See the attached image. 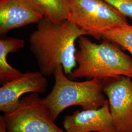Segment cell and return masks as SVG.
Returning a JSON list of instances; mask_svg holds the SVG:
<instances>
[{
  "label": "cell",
  "instance_id": "6da1fadb",
  "mask_svg": "<svg viewBox=\"0 0 132 132\" xmlns=\"http://www.w3.org/2000/svg\"><path fill=\"white\" fill-rule=\"evenodd\" d=\"M87 33L69 20L55 23L44 17L30 34L29 47L45 76L53 74L62 65L69 76L77 66L76 41Z\"/></svg>",
  "mask_w": 132,
  "mask_h": 132
},
{
  "label": "cell",
  "instance_id": "7a4b0ae2",
  "mask_svg": "<svg viewBox=\"0 0 132 132\" xmlns=\"http://www.w3.org/2000/svg\"><path fill=\"white\" fill-rule=\"evenodd\" d=\"M77 41V66L69 78L105 80L120 76L132 78V59L118 45L106 40L95 43L85 36Z\"/></svg>",
  "mask_w": 132,
  "mask_h": 132
},
{
  "label": "cell",
  "instance_id": "3957f363",
  "mask_svg": "<svg viewBox=\"0 0 132 132\" xmlns=\"http://www.w3.org/2000/svg\"><path fill=\"white\" fill-rule=\"evenodd\" d=\"M53 75L54 85L43 100L54 121L69 107L79 106L83 110L98 109L107 100L103 94V80L73 81L67 76L62 65L57 67Z\"/></svg>",
  "mask_w": 132,
  "mask_h": 132
},
{
  "label": "cell",
  "instance_id": "277c9868",
  "mask_svg": "<svg viewBox=\"0 0 132 132\" xmlns=\"http://www.w3.org/2000/svg\"><path fill=\"white\" fill-rule=\"evenodd\" d=\"M68 20L85 31L87 35L100 40L109 30L128 24L126 17L103 0H67Z\"/></svg>",
  "mask_w": 132,
  "mask_h": 132
},
{
  "label": "cell",
  "instance_id": "5b68a950",
  "mask_svg": "<svg viewBox=\"0 0 132 132\" xmlns=\"http://www.w3.org/2000/svg\"><path fill=\"white\" fill-rule=\"evenodd\" d=\"M3 118L6 132H66L54 123L38 93L21 98L18 107Z\"/></svg>",
  "mask_w": 132,
  "mask_h": 132
},
{
  "label": "cell",
  "instance_id": "8992f818",
  "mask_svg": "<svg viewBox=\"0 0 132 132\" xmlns=\"http://www.w3.org/2000/svg\"><path fill=\"white\" fill-rule=\"evenodd\" d=\"M120 76L103 80L110 113L116 132H132V81Z\"/></svg>",
  "mask_w": 132,
  "mask_h": 132
},
{
  "label": "cell",
  "instance_id": "52a82bcc",
  "mask_svg": "<svg viewBox=\"0 0 132 132\" xmlns=\"http://www.w3.org/2000/svg\"><path fill=\"white\" fill-rule=\"evenodd\" d=\"M47 83V78L40 71L23 73L1 87L0 111L4 113L13 111L19 105L20 97L25 94L45 93Z\"/></svg>",
  "mask_w": 132,
  "mask_h": 132
},
{
  "label": "cell",
  "instance_id": "ba28073f",
  "mask_svg": "<svg viewBox=\"0 0 132 132\" xmlns=\"http://www.w3.org/2000/svg\"><path fill=\"white\" fill-rule=\"evenodd\" d=\"M44 18L32 0H0V34L31 24Z\"/></svg>",
  "mask_w": 132,
  "mask_h": 132
},
{
  "label": "cell",
  "instance_id": "9c48e42d",
  "mask_svg": "<svg viewBox=\"0 0 132 132\" xmlns=\"http://www.w3.org/2000/svg\"><path fill=\"white\" fill-rule=\"evenodd\" d=\"M66 132H116L108 99L100 108L77 110L63 122Z\"/></svg>",
  "mask_w": 132,
  "mask_h": 132
},
{
  "label": "cell",
  "instance_id": "30bf717a",
  "mask_svg": "<svg viewBox=\"0 0 132 132\" xmlns=\"http://www.w3.org/2000/svg\"><path fill=\"white\" fill-rule=\"evenodd\" d=\"M23 39L7 37L0 40V83L2 85L14 80L22 75L20 71L10 65L7 60L10 53L18 51L24 46Z\"/></svg>",
  "mask_w": 132,
  "mask_h": 132
},
{
  "label": "cell",
  "instance_id": "8fae6325",
  "mask_svg": "<svg viewBox=\"0 0 132 132\" xmlns=\"http://www.w3.org/2000/svg\"><path fill=\"white\" fill-rule=\"evenodd\" d=\"M44 17L55 23L68 20L69 9L67 0H32Z\"/></svg>",
  "mask_w": 132,
  "mask_h": 132
},
{
  "label": "cell",
  "instance_id": "7c38bea8",
  "mask_svg": "<svg viewBox=\"0 0 132 132\" xmlns=\"http://www.w3.org/2000/svg\"><path fill=\"white\" fill-rule=\"evenodd\" d=\"M102 40L118 45L132 56V25L128 24L113 28L104 34Z\"/></svg>",
  "mask_w": 132,
  "mask_h": 132
},
{
  "label": "cell",
  "instance_id": "4fadbf2b",
  "mask_svg": "<svg viewBox=\"0 0 132 132\" xmlns=\"http://www.w3.org/2000/svg\"><path fill=\"white\" fill-rule=\"evenodd\" d=\"M125 17L132 18V0H103Z\"/></svg>",
  "mask_w": 132,
  "mask_h": 132
},
{
  "label": "cell",
  "instance_id": "5bb4252c",
  "mask_svg": "<svg viewBox=\"0 0 132 132\" xmlns=\"http://www.w3.org/2000/svg\"><path fill=\"white\" fill-rule=\"evenodd\" d=\"M0 132H6L5 123L2 116H0Z\"/></svg>",
  "mask_w": 132,
  "mask_h": 132
}]
</instances>
